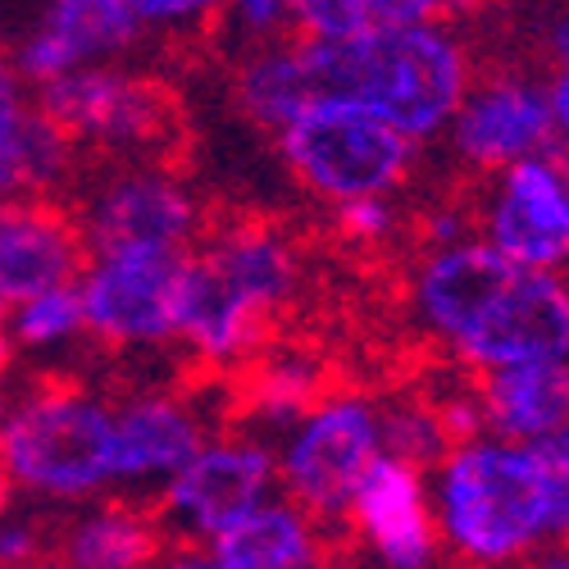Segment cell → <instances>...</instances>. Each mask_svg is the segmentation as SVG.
Listing matches in <instances>:
<instances>
[{
  "label": "cell",
  "instance_id": "obj_1",
  "mask_svg": "<svg viewBox=\"0 0 569 569\" xmlns=\"http://www.w3.org/2000/svg\"><path fill=\"white\" fill-rule=\"evenodd\" d=\"M410 310L460 369L569 360V278L533 269L469 232L429 247L410 269Z\"/></svg>",
  "mask_w": 569,
  "mask_h": 569
},
{
  "label": "cell",
  "instance_id": "obj_2",
  "mask_svg": "<svg viewBox=\"0 0 569 569\" xmlns=\"http://www.w3.org/2000/svg\"><path fill=\"white\" fill-rule=\"evenodd\" d=\"M301 273L306 264L288 228L269 219L206 228L182 256L173 347L210 369L247 365L269 323L297 301Z\"/></svg>",
  "mask_w": 569,
  "mask_h": 569
},
{
  "label": "cell",
  "instance_id": "obj_3",
  "mask_svg": "<svg viewBox=\"0 0 569 569\" xmlns=\"http://www.w3.org/2000/svg\"><path fill=\"white\" fill-rule=\"evenodd\" d=\"M301 51L315 91L360 101L419 147L447 132L473 78V60L451 23H388L347 37H301Z\"/></svg>",
  "mask_w": 569,
  "mask_h": 569
},
{
  "label": "cell",
  "instance_id": "obj_4",
  "mask_svg": "<svg viewBox=\"0 0 569 569\" xmlns=\"http://www.w3.org/2000/svg\"><path fill=\"white\" fill-rule=\"evenodd\" d=\"M442 556L460 565H510L556 547L547 483L529 442L479 433L429 465Z\"/></svg>",
  "mask_w": 569,
  "mask_h": 569
},
{
  "label": "cell",
  "instance_id": "obj_5",
  "mask_svg": "<svg viewBox=\"0 0 569 569\" xmlns=\"http://www.w3.org/2000/svg\"><path fill=\"white\" fill-rule=\"evenodd\" d=\"M0 479L41 506H78L114 488V401L82 383H41L10 401Z\"/></svg>",
  "mask_w": 569,
  "mask_h": 569
},
{
  "label": "cell",
  "instance_id": "obj_6",
  "mask_svg": "<svg viewBox=\"0 0 569 569\" xmlns=\"http://www.w3.org/2000/svg\"><path fill=\"white\" fill-rule=\"evenodd\" d=\"M273 151L301 192L328 210L356 197H397L419 164L415 137L333 91L310 97L282 123Z\"/></svg>",
  "mask_w": 569,
  "mask_h": 569
},
{
  "label": "cell",
  "instance_id": "obj_7",
  "mask_svg": "<svg viewBox=\"0 0 569 569\" xmlns=\"http://www.w3.org/2000/svg\"><path fill=\"white\" fill-rule=\"evenodd\" d=\"M32 101L87 156L169 160L182 141V106L173 91L128 60L69 69L32 87Z\"/></svg>",
  "mask_w": 569,
  "mask_h": 569
},
{
  "label": "cell",
  "instance_id": "obj_8",
  "mask_svg": "<svg viewBox=\"0 0 569 569\" xmlns=\"http://www.w3.org/2000/svg\"><path fill=\"white\" fill-rule=\"evenodd\" d=\"M278 492L310 510L319 525L342 533L347 506L373 460L383 456L378 401L360 392H323L292 423L278 429Z\"/></svg>",
  "mask_w": 569,
  "mask_h": 569
},
{
  "label": "cell",
  "instance_id": "obj_9",
  "mask_svg": "<svg viewBox=\"0 0 569 569\" xmlns=\"http://www.w3.org/2000/svg\"><path fill=\"white\" fill-rule=\"evenodd\" d=\"M278 492V456L260 433H219L197 447L169 483L156 488V515L169 547H182L192 565L197 551L223 533L232 519Z\"/></svg>",
  "mask_w": 569,
  "mask_h": 569
},
{
  "label": "cell",
  "instance_id": "obj_10",
  "mask_svg": "<svg viewBox=\"0 0 569 569\" xmlns=\"http://www.w3.org/2000/svg\"><path fill=\"white\" fill-rule=\"evenodd\" d=\"M78 223L91 251H187L206 232V206L169 160H110L82 192Z\"/></svg>",
  "mask_w": 569,
  "mask_h": 569
},
{
  "label": "cell",
  "instance_id": "obj_11",
  "mask_svg": "<svg viewBox=\"0 0 569 569\" xmlns=\"http://www.w3.org/2000/svg\"><path fill=\"white\" fill-rule=\"evenodd\" d=\"M187 251H91L78 273L87 338L106 351H160L178 338Z\"/></svg>",
  "mask_w": 569,
  "mask_h": 569
},
{
  "label": "cell",
  "instance_id": "obj_12",
  "mask_svg": "<svg viewBox=\"0 0 569 569\" xmlns=\"http://www.w3.org/2000/svg\"><path fill=\"white\" fill-rule=\"evenodd\" d=\"M473 232L519 264L569 269V169L551 151L497 169Z\"/></svg>",
  "mask_w": 569,
  "mask_h": 569
},
{
  "label": "cell",
  "instance_id": "obj_13",
  "mask_svg": "<svg viewBox=\"0 0 569 569\" xmlns=\"http://www.w3.org/2000/svg\"><path fill=\"white\" fill-rule=\"evenodd\" d=\"M451 156L473 173H497L525 156H538L556 141L547 87L525 73H473L447 123Z\"/></svg>",
  "mask_w": 569,
  "mask_h": 569
},
{
  "label": "cell",
  "instance_id": "obj_14",
  "mask_svg": "<svg viewBox=\"0 0 569 569\" xmlns=\"http://www.w3.org/2000/svg\"><path fill=\"white\" fill-rule=\"evenodd\" d=\"M342 538L356 542L369 560L392 565V569L433 565L442 556V538L433 519L429 469L383 451L347 506Z\"/></svg>",
  "mask_w": 569,
  "mask_h": 569
},
{
  "label": "cell",
  "instance_id": "obj_15",
  "mask_svg": "<svg viewBox=\"0 0 569 569\" xmlns=\"http://www.w3.org/2000/svg\"><path fill=\"white\" fill-rule=\"evenodd\" d=\"M91 247L78 210L56 201V192H19L0 201V315L19 301L73 282Z\"/></svg>",
  "mask_w": 569,
  "mask_h": 569
},
{
  "label": "cell",
  "instance_id": "obj_16",
  "mask_svg": "<svg viewBox=\"0 0 569 569\" xmlns=\"http://www.w3.org/2000/svg\"><path fill=\"white\" fill-rule=\"evenodd\" d=\"M147 41V28L128 0H46L32 32L14 46V64L28 87H41L69 69L132 60Z\"/></svg>",
  "mask_w": 569,
  "mask_h": 569
},
{
  "label": "cell",
  "instance_id": "obj_17",
  "mask_svg": "<svg viewBox=\"0 0 569 569\" xmlns=\"http://www.w3.org/2000/svg\"><path fill=\"white\" fill-rule=\"evenodd\" d=\"M206 438L210 423L201 406L173 388H141L114 401V488L156 492Z\"/></svg>",
  "mask_w": 569,
  "mask_h": 569
},
{
  "label": "cell",
  "instance_id": "obj_18",
  "mask_svg": "<svg viewBox=\"0 0 569 569\" xmlns=\"http://www.w3.org/2000/svg\"><path fill=\"white\" fill-rule=\"evenodd\" d=\"M169 538L156 506L137 497H87L56 519L51 560L73 569H141L164 556Z\"/></svg>",
  "mask_w": 569,
  "mask_h": 569
},
{
  "label": "cell",
  "instance_id": "obj_19",
  "mask_svg": "<svg viewBox=\"0 0 569 569\" xmlns=\"http://www.w3.org/2000/svg\"><path fill=\"white\" fill-rule=\"evenodd\" d=\"M333 529L319 525L310 510L292 497L273 492L269 501L251 506L242 519H232L223 533H214L192 565L214 569H310L333 556Z\"/></svg>",
  "mask_w": 569,
  "mask_h": 569
},
{
  "label": "cell",
  "instance_id": "obj_20",
  "mask_svg": "<svg viewBox=\"0 0 569 569\" xmlns=\"http://www.w3.org/2000/svg\"><path fill=\"white\" fill-rule=\"evenodd\" d=\"M483 429L510 442H538L569 419V360H519L473 373Z\"/></svg>",
  "mask_w": 569,
  "mask_h": 569
},
{
  "label": "cell",
  "instance_id": "obj_21",
  "mask_svg": "<svg viewBox=\"0 0 569 569\" xmlns=\"http://www.w3.org/2000/svg\"><path fill=\"white\" fill-rule=\"evenodd\" d=\"M315 91L301 37H260L247 46V56L232 69V106L247 123L264 128L269 137L288 123Z\"/></svg>",
  "mask_w": 569,
  "mask_h": 569
},
{
  "label": "cell",
  "instance_id": "obj_22",
  "mask_svg": "<svg viewBox=\"0 0 569 569\" xmlns=\"http://www.w3.org/2000/svg\"><path fill=\"white\" fill-rule=\"evenodd\" d=\"M78 147L37 110L0 119V201L19 192H60L78 169Z\"/></svg>",
  "mask_w": 569,
  "mask_h": 569
},
{
  "label": "cell",
  "instance_id": "obj_23",
  "mask_svg": "<svg viewBox=\"0 0 569 569\" xmlns=\"http://www.w3.org/2000/svg\"><path fill=\"white\" fill-rule=\"evenodd\" d=\"M292 32L301 37H347L388 23H451L473 0H288Z\"/></svg>",
  "mask_w": 569,
  "mask_h": 569
},
{
  "label": "cell",
  "instance_id": "obj_24",
  "mask_svg": "<svg viewBox=\"0 0 569 569\" xmlns=\"http://www.w3.org/2000/svg\"><path fill=\"white\" fill-rule=\"evenodd\" d=\"M247 369H251L247 373V406H251L256 423H269L273 433L328 392L323 360L306 356V351H273L264 360L251 356Z\"/></svg>",
  "mask_w": 569,
  "mask_h": 569
},
{
  "label": "cell",
  "instance_id": "obj_25",
  "mask_svg": "<svg viewBox=\"0 0 569 569\" xmlns=\"http://www.w3.org/2000/svg\"><path fill=\"white\" fill-rule=\"evenodd\" d=\"M6 333L19 351H64L78 338H87V319H82V297H78V278L46 288L14 310L0 315Z\"/></svg>",
  "mask_w": 569,
  "mask_h": 569
},
{
  "label": "cell",
  "instance_id": "obj_26",
  "mask_svg": "<svg viewBox=\"0 0 569 569\" xmlns=\"http://www.w3.org/2000/svg\"><path fill=\"white\" fill-rule=\"evenodd\" d=\"M378 419H383V451L406 456V460H415L423 469H429L451 447V433H447V423H442L433 397L388 401V406H378Z\"/></svg>",
  "mask_w": 569,
  "mask_h": 569
},
{
  "label": "cell",
  "instance_id": "obj_27",
  "mask_svg": "<svg viewBox=\"0 0 569 569\" xmlns=\"http://www.w3.org/2000/svg\"><path fill=\"white\" fill-rule=\"evenodd\" d=\"M147 37L192 41L206 37L219 19H228V0H128Z\"/></svg>",
  "mask_w": 569,
  "mask_h": 569
},
{
  "label": "cell",
  "instance_id": "obj_28",
  "mask_svg": "<svg viewBox=\"0 0 569 569\" xmlns=\"http://www.w3.org/2000/svg\"><path fill=\"white\" fill-rule=\"evenodd\" d=\"M56 519H41L23 506L0 501V565H37L51 560Z\"/></svg>",
  "mask_w": 569,
  "mask_h": 569
},
{
  "label": "cell",
  "instance_id": "obj_29",
  "mask_svg": "<svg viewBox=\"0 0 569 569\" xmlns=\"http://www.w3.org/2000/svg\"><path fill=\"white\" fill-rule=\"evenodd\" d=\"M547 483V501H551V529H556V547H569V419L560 429H551L547 438L529 442Z\"/></svg>",
  "mask_w": 569,
  "mask_h": 569
},
{
  "label": "cell",
  "instance_id": "obj_30",
  "mask_svg": "<svg viewBox=\"0 0 569 569\" xmlns=\"http://www.w3.org/2000/svg\"><path fill=\"white\" fill-rule=\"evenodd\" d=\"M333 228L347 237L351 247H378L397 232V210L392 197H356L333 206Z\"/></svg>",
  "mask_w": 569,
  "mask_h": 569
},
{
  "label": "cell",
  "instance_id": "obj_31",
  "mask_svg": "<svg viewBox=\"0 0 569 569\" xmlns=\"http://www.w3.org/2000/svg\"><path fill=\"white\" fill-rule=\"evenodd\" d=\"M228 19L247 41H260L292 28V6L288 0H228Z\"/></svg>",
  "mask_w": 569,
  "mask_h": 569
},
{
  "label": "cell",
  "instance_id": "obj_32",
  "mask_svg": "<svg viewBox=\"0 0 569 569\" xmlns=\"http://www.w3.org/2000/svg\"><path fill=\"white\" fill-rule=\"evenodd\" d=\"M28 106H32V87H28V78L19 73L14 56L0 51V119H14V114H23Z\"/></svg>",
  "mask_w": 569,
  "mask_h": 569
},
{
  "label": "cell",
  "instance_id": "obj_33",
  "mask_svg": "<svg viewBox=\"0 0 569 569\" xmlns=\"http://www.w3.org/2000/svg\"><path fill=\"white\" fill-rule=\"evenodd\" d=\"M547 97H551V119H556V137L569 141V60H560L556 78L547 82Z\"/></svg>",
  "mask_w": 569,
  "mask_h": 569
},
{
  "label": "cell",
  "instance_id": "obj_34",
  "mask_svg": "<svg viewBox=\"0 0 569 569\" xmlns=\"http://www.w3.org/2000/svg\"><path fill=\"white\" fill-rule=\"evenodd\" d=\"M547 46H551L556 64H560V60H569V14L551 19V28H547Z\"/></svg>",
  "mask_w": 569,
  "mask_h": 569
},
{
  "label": "cell",
  "instance_id": "obj_35",
  "mask_svg": "<svg viewBox=\"0 0 569 569\" xmlns=\"http://www.w3.org/2000/svg\"><path fill=\"white\" fill-rule=\"evenodd\" d=\"M6 410H10V397L0 392V429H6Z\"/></svg>",
  "mask_w": 569,
  "mask_h": 569
},
{
  "label": "cell",
  "instance_id": "obj_36",
  "mask_svg": "<svg viewBox=\"0 0 569 569\" xmlns=\"http://www.w3.org/2000/svg\"><path fill=\"white\" fill-rule=\"evenodd\" d=\"M6 492H10V488H6V479H0V501H6Z\"/></svg>",
  "mask_w": 569,
  "mask_h": 569
}]
</instances>
